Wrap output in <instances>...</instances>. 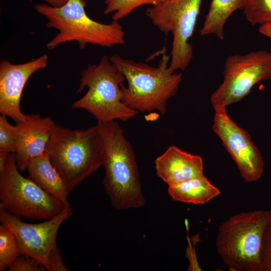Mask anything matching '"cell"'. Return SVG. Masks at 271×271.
I'll use <instances>...</instances> for the list:
<instances>
[{
  "mask_svg": "<svg viewBox=\"0 0 271 271\" xmlns=\"http://www.w3.org/2000/svg\"><path fill=\"white\" fill-rule=\"evenodd\" d=\"M105 168L103 186L111 205L118 210L145 204L133 149L119 123L97 121Z\"/></svg>",
  "mask_w": 271,
  "mask_h": 271,
  "instance_id": "obj_1",
  "label": "cell"
},
{
  "mask_svg": "<svg viewBox=\"0 0 271 271\" xmlns=\"http://www.w3.org/2000/svg\"><path fill=\"white\" fill-rule=\"evenodd\" d=\"M109 58L127 81L126 86H120L122 102L137 112L157 111L164 115L167 101L176 95L182 78L181 73L170 69V55L164 50L157 67L116 54Z\"/></svg>",
  "mask_w": 271,
  "mask_h": 271,
  "instance_id": "obj_2",
  "label": "cell"
},
{
  "mask_svg": "<svg viewBox=\"0 0 271 271\" xmlns=\"http://www.w3.org/2000/svg\"><path fill=\"white\" fill-rule=\"evenodd\" d=\"M86 6L85 0H68L60 7L45 4L35 6L37 12L48 20L46 27L58 31L47 44L48 50L72 41L81 49L88 44L112 47L125 43V33L118 21L104 24L93 20L86 13Z\"/></svg>",
  "mask_w": 271,
  "mask_h": 271,
  "instance_id": "obj_3",
  "label": "cell"
},
{
  "mask_svg": "<svg viewBox=\"0 0 271 271\" xmlns=\"http://www.w3.org/2000/svg\"><path fill=\"white\" fill-rule=\"evenodd\" d=\"M47 153L70 192L102 166V148L97 125L73 130L56 124Z\"/></svg>",
  "mask_w": 271,
  "mask_h": 271,
  "instance_id": "obj_4",
  "label": "cell"
},
{
  "mask_svg": "<svg viewBox=\"0 0 271 271\" xmlns=\"http://www.w3.org/2000/svg\"><path fill=\"white\" fill-rule=\"evenodd\" d=\"M271 210L241 212L222 223L215 240L217 252L231 270L259 271L263 233Z\"/></svg>",
  "mask_w": 271,
  "mask_h": 271,
  "instance_id": "obj_5",
  "label": "cell"
},
{
  "mask_svg": "<svg viewBox=\"0 0 271 271\" xmlns=\"http://www.w3.org/2000/svg\"><path fill=\"white\" fill-rule=\"evenodd\" d=\"M125 77L103 56L96 65H89L81 72L77 93L87 88L86 93L72 105L91 114L97 121H127L138 113L122 101L120 86Z\"/></svg>",
  "mask_w": 271,
  "mask_h": 271,
  "instance_id": "obj_6",
  "label": "cell"
},
{
  "mask_svg": "<svg viewBox=\"0 0 271 271\" xmlns=\"http://www.w3.org/2000/svg\"><path fill=\"white\" fill-rule=\"evenodd\" d=\"M66 205L20 172L14 153H10L0 173V208L29 219L47 220Z\"/></svg>",
  "mask_w": 271,
  "mask_h": 271,
  "instance_id": "obj_7",
  "label": "cell"
},
{
  "mask_svg": "<svg viewBox=\"0 0 271 271\" xmlns=\"http://www.w3.org/2000/svg\"><path fill=\"white\" fill-rule=\"evenodd\" d=\"M202 0H165L148 8L146 15L161 32L171 33L170 69L185 70L193 58L192 37Z\"/></svg>",
  "mask_w": 271,
  "mask_h": 271,
  "instance_id": "obj_8",
  "label": "cell"
},
{
  "mask_svg": "<svg viewBox=\"0 0 271 271\" xmlns=\"http://www.w3.org/2000/svg\"><path fill=\"white\" fill-rule=\"evenodd\" d=\"M271 80V52L265 50L229 55L226 59L223 80L210 96L214 109L226 108L247 95L262 81Z\"/></svg>",
  "mask_w": 271,
  "mask_h": 271,
  "instance_id": "obj_9",
  "label": "cell"
},
{
  "mask_svg": "<svg viewBox=\"0 0 271 271\" xmlns=\"http://www.w3.org/2000/svg\"><path fill=\"white\" fill-rule=\"evenodd\" d=\"M72 214L70 203L54 217L39 223L22 221L6 210L0 208V221L15 234L21 255L29 256L48 269V256L55 244L62 224Z\"/></svg>",
  "mask_w": 271,
  "mask_h": 271,
  "instance_id": "obj_10",
  "label": "cell"
},
{
  "mask_svg": "<svg viewBox=\"0 0 271 271\" xmlns=\"http://www.w3.org/2000/svg\"><path fill=\"white\" fill-rule=\"evenodd\" d=\"M212 128L222 141L246 182H256L264 172L261 155L250 134L228 115L226 108L214 109Z\"/></svg>",
  "mask_w": 271,
  "mask_h": 271,
  "instance_id": "obj_11",
  "label": "cell"
},
{
  "mask_svg": "<svg viewBox=\"0 0 271 271\" xmlns=\"http://www.w3.org/2000/svg\"><path fill=\"white\" fill-rule=\"evenodd\" d=\"M48 56L43 55L32 61L18 64L4 60L0 63V113L16 122L25 116L20 100L28 80L36 71L45 68Z\"/></svg>",
  "mask_w": 271,
  "mask_h": 271,
  "instance_id": "obj_12",
  "label": "cell"
},
{
  "mask_svg": "<svg viewBox=\"0 0 271 271\" xmlns=\"http://www.w3.org/2000/svg\"><path fill=\"white\" fill-rule=\"evenodd\" d=\"M51 117L39 114H26L14 125V134L17 146L15 154L16 165L20 171L27 170L29 161L48 153L50 138L56 126Z\"/></svg>",
  "mask_w": 271,
  "mask_h": 271,
  "instance_id": "obj_13",
  "label": "cell"
},
{
  "mask_svg": "<svg viewBox=\"0 0 271 271\" xmlns=\"http://www.w3.org/2000/svg\"><path fill=\"white\" fill-rule=\"evenodd\" d=\"M155 163L157 176L168 186L204 175L201 157L175 146L169 147Z\"/></svg>",
  "mask_w": 271,
  "mask_h": 271,
  "instance_id": "obj_14",
  "label": "cell"
},
{
  "mask_svg": "<svg viewBox=\"0 0 271 271\" xmlns=\"http://www.w3.org/2000/svg\"><path fill=\"white\" fill-rule=\"evenodd\" d=\"M29 177L46 192L64 205L68 201V190L63 178L52 164L48 153L31 159L27 165Z\"/></svg>",
  "mask_w": 271,
  "mask_h": 271,
  "instance_id": "obj_15",
  "label": "cell"
},
{
  "mask_svg": "<svg viewBox=\"0 0 271 271\" xmlns=\"http://www.w3.org/2000/svg\"><path fill=\"white\" fill-rule=\"evenodd\" d=\"M168 192L175 201L194 204H205L221 193L204 175L169 185Z\"/></svg>",
  "mask_w": 271,
  "mask_h": 271,
  "instance_id": "obj_16",
  "label": "cell"
},
{
  "mask_svg": "<svg viewBox=\"0 0 271 271\" xmlns=\"http://www.w3.org/2000/svg\"><path fill=\"white\" fill-rule=\"evenodd\" d=\"M244 3V0H212L200 35H214L223 40L225 23L234 12L242 10Z\"/></svg>",
  "mask_w": 271,
  "mask_h": 271,
  "instance_id": "obj_17",
  "label": "cell"
},
{
  "mask_svg": "<svg viewBox=\"0 0 271 271\" xmlns=\"http://www.w3.org/2000/svg\"><path fill=\"white\" fill-rule=\"evenodd\" d=\"M165 0H105L104 14H113V21H118L128 16L137 8L144 6H157Z\"/></svg>",
  "mask_w": 271,
  "mask_h": 271,
  "instance_id": "obj_18",
  "label": "cell"
},
{
  "mask_svg": "<svg viewBox=\"0 0 271 271\" xmlns=\"http://www.w3.org/2000/svg\"><path fill=\"white\" fill-rule=\"evenodd\" d=\"M21 255L16 237L6 225H0V271L4 270Z\"/></svg>",
  "mask_w": 271,
  "mask_h": 271,
  "instance_id": "obj_19",
  "label": "cell"
},
{
  "mask_svg": "<svg viewBox=\"0 0 271 271\" xmlns=\"http://www.w3.org/2000/svg\"><path fill=\"white\" fill-rule=\"evenodd\" d=\"M242 10L252 26L271 22V0H244Z\"/></svg>",
  "mask_w": 271,
  "mask_h": 271,
  "instance_id": "obj_20",
  "label": "cell"
},
{
  "mask_svg": "<svg viewBox=\"0 0 271 271\" xmlns=\"http://www.w3.org/2000/svg\"><path fill=\"white\" fill-rule=\"evenodd\" d=\"M14 125L7 120L6 116H0V150L15 153L17 146L14 134Z\"/></svg>",
  "mask_w": 271,
  "mask_h": 271,
  "instance_id": "obj_21",
  "label": "cell"
},
{
  "mask_svg": "<svg viewBox=\"0 0 271 271\" xmlns=\"http://www.w3.org/2000/svg\"><path fill=\"white\" fill-rule=\"evenodd\" d=\"M259 271H271V217L264 228L259 252Z\"/></svg>",
  "mask_w": 271,
  "mask_h": 271,
  "instance_id": "obj_22",
  "label": "cell"
},
{
  "mask_svg": "<svg viewBox=\"0 0 271 271\" xmlns=\"http://www.w3.org/2000/svg\"><path fill=\"white\" fill-rule=\"evenodd\" d=\"M7 269L9 271H45L46 268L31 257L19 256Z\"/></svg>",
  "mask_w": 271,
  "mask_h": 271,
  "instance_id": "obj_23",
  "label": "cell"
},
{
  "mask_svg": "<svg viewBox=\"0 0 271 271\" xmlns=\"http://www.w3.org/2000/svg\"><path fill=\"white\" fill-rule=\"evenodd\" d=\"M49 271H67L68 268L64 264L62 257L57 244L51 249L48 256Z\"/></svg>",
  "mask_w": 271,
  "mask_h": 271,
  "instance_id": "obj_24",
  "label": "cell"
},
{
  "mask_svg": "<svg viewBox=\"0 0 271 271\" xmlns=\"http://www.w3.org/2000/svg\"><path fill=\"white\" fill-rule=\"evenodd\" d=\"M258 31L261 35L271 39V22L260 25Z\"/></svg>",
  "mask_w": 271,
  "mask_h": 271,
  "instance_id": "obj_25",
  "label": "cell"
},
{
  "mask_svg": "<svg viewBox=\"0 0 271 271\" xmlns=\"http://www.w3.org/2000/svg\"><path fill=\"white\" fill-rule=\"evenodd\" d=\"M10 153L0 150V173L5 169L7 164Z\"/></svg>",
  "mask_w": 271,
  "mask_h": 271,
  "instance_id": "obj_26",
  "label": "cell"
},
{
  "mask_svg": "<svg viewBox=\"0 0 271 271\" xmlns=\"http://www.w3.org/2000/svg\"><path fill=\"white\" fill-rule=\"evenodd\" d=\"M50 6L60 7L65 5L68 0H42Z\"/></svg>",
  "mask_w": 271,
  "mask_h": 271,
  "instance_id": "obj_27",
  "label": "cell"
}]
</instances>
